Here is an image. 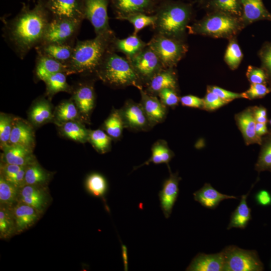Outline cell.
<instances>
[{"label": "cell", "instance_id": "cell-1", "mask_svg": "<svg viewBox=\"0 0 271 271\" xmlns=\"http://www.w3.org/2000/svg\"><path fill=\"white\" fill-rule=\"evenodd\" d=\"M51 19L44 0H39L33 8L24 5L14 18L5 21L3 37L18 57L23 59L41 43Z\"/></svg>", "mask_w": 271, "mask_h": 271}, {"label": "cell", "instance_id": "cell-2", "mask_svg": "<svg viewBox=\"0 0 271 271\" xmlns=\"http://www.w3.org/2000/svg\"><path fill=\"white\" fill-rule=\"evenodd\" d=\"M115 37L113 32L95 36L91 39L77 40L67 65L68 74L95 75L105 55L111 50V43Z\"/></svg>", "mask_w": 271, "mask_h": 271}, {"label": "cell", "instance_id": "cell-3", "mask_svg": "<svg viewBox=\"0 0 271 271\" xmlns=\"http://www.w3.org/2000/svg\"><path fill=\"white\" fill-rule=\"evenodd\" d=\"M95 76L104 84L114 88L130 86L143 88L129 60L109 51L97 69Z\"/></svg>", "mask_w": 271, "mask_h": 271}, {"label": "cell", "instance_id": "cell-4", "mask_svg": "<svg viewBox=\"0 0 271 271\" xmlns=\"http://www.w3.org/2000/svg\"><path fill=\"white\" fill-rule=\"evenodd\" d=\"M191 14V10L186 5L180 3L165 5L155 15L156 21L153 29L156 34L181 39Z\"/></svg>", "mask_w": 271, "mask_h": 271}, {"label": "cell", "instance_id": "cell-5", "mask_svg": "<svg viewBox=\"0 0 271 271\" xmlns=\"http://www.w3.org/2000/svg\"><path fill=\"white\" fill-rule=\"evenodd\" d=\"M239 26L236 17L215 11L190 27V32L214 37H226L235 34Z\"/></svg>", "mask_w": 271, "mask_h": 271}, {"label": "cell", "instance_id": "cell-6", "mask_svg": "<svg viewBox=\"0 0 271 271\" xmlns=\"http://www.w3.org/2000/svg\"><path fill=\"white\" fill-rule=\"evenodd\" d=\"M165 68H173L186 53L187 48L181 39L155 34L148 43Z\"/></svg>", "mask_w": 271, "mask_h": 271}, {"label": "cell", "instance_id": "cell-7", "mask_svg": "<svg viewBox=\"0 0 271 271\" xmlns=\"http://www.w3.org/2000/svg\"><path fill=\"white\" fill-rule=\"evenodd\" d=\"M224 271H262L264 265L255 250L241 248L234 245L226 246L222 250Z\"/></svg>", "mask_w": 271, "mask_h": 271}, {"label": "cell", "instance_id": "cell-8", "mask_svg": "<svg viewBox=\"0 0 271 271\" xmlns=\"http://www.w3.org/2000/svg\"><path fill=\"white\" fill-rule=\"evenodd\" d=\"M82 22L68 19H51L40 44L58 43L75 45V40Z\"/></svg>", "mask_w": 271, "mask_h": 271}, {"label": "cell", "instance_id": "cell-9", "mask_svg": "<svg viewBox=\"0 0 271 271\" xmlns=\"http://www.w3.org/2000/svg\"><path fill=\"white\" fill-rule=\"evenodd\" d=\"M109 0H81L85 19L93 26L95 36L113 33L109 24Z\"/></svg>", "mask_w": 271, "mask_h": 271}, {"label": "cell", "instance_id": "cell-10", "mask_svg": "<svg viewBox=\"0 0 271 271\" xmlns=\"http://www.w3.org/2000/svg\"><path fill=\"white\" fill-rule=\"evenodd\" d=\"M128 60L143 86L164 68L158 55L148 45Z\"/></svg>", "mask_w": 271, "mask_h": 271}, {"label": "cell", "instance_id": "cell-11", "mask_svg": "<svg viewBox=\"0 0 271 271\" xmlns=\"http://www.w3.org/2000/svg\"><path fill=\"white\" fill-rule=\"evenodd\" d=\"M119 111L124 128L133 131H148L153 127L140 102L128 99Z\"/></svg>", "mask_w": 271, "mask_h": 271}, {"label": "cell", "instance_id": "cell-12", "mask_svg": "<svg viewBox=\"0 0 271 271\" xmlns=\"http://www.w3.org/2000/svg\"><path fill=\"white\" fill-rule=\"evenodd\" d=\"M51 19L82 22L84 19L81 0H44Z\"/></svg>", "mask_w": 271, "mask_h": 271}, {"label": "cell", "instance_id": "cell-13", "mask_svg": "<svg viewBox=\"0 0 271 271\" xmlns=\"http://www.w3.org/2000/svg\"><path fill=\"white\" fill-rule=\"evenodd\" d=\"M73 99L79 112L81 119L87 121L94 108L95 93L93 82L79 84L73 89Z\"/></svg>", "mask_w": 271, "mask_h": 271}, {"label": "cell", "instance_id": "cell-14", "mask_svg": "<svg viewBox=\"0 0 271 271\" xmlns=\"http://www.w3.org/2000/svg\"><path fill=\"white\" fill-rule=\"evenodd\" d=\"M169 171V177L164 181L162 190L159 193L160 206L166 218L170 216L177 199L179 192V183L181 180L178 172L172 173L170 169Z\"/></svg>", "mask_w": 271, "mask_h": 271}, {"label": "cell", "instance_id": "cell-15", "mask_svg": "<svg viewBox=\"0 0 271 271\" xmlns=\"http://www.w3.org/2000/svg\"><path fill=\"white\" fill-rule=\"evenodd\" d=\"M236 124L241 132L245 144L261 145L262 137L256 133V120L252 106H249L235 115Z\"/></svg>", "mask_w": 271, "mask_h": 271}, {"label": "cell", "instance_id": "cell-16", "mask_svg": "<svg viewBox=\"0 0 271 271\" xmlns=\"http://www.w3.org/2000/svg\"><path fill=\"white\" fill-rule=\"evenodd\" d=\"M139 90L141 96L140 103L152 126L163 122L167 116V107L157 96L148 93L143 88Z\"/></svg>", "mask_w": 271, "mask_h": 271}, {"label": "cell", "instance_id": "cell-17", "mask_svg": "<svg viewBox=\"0 0 271 271\" xmlns=\"http://www.w3.org/2000/svg\"><path fill=\"white\" fill-rule=\"evenodd\" d=\"M225 260L222 251L206 254L198 253L186 268L188 271H224Z\"/></svg>", "mask_w": 271, "mask_h": 271}, {"label": "cell", "instance_id": "cell-18", "mask_svg": "<svg viewBox=\"0 0 271 271\" xmlns=\"http://www.w3.org/2000/svg\"><path fill=\"white\" fill-rule=\"evenodd\" d=\"M2 149V162L25 167L37 162L33 150L24 146L9 144Z\"/></svg>", "mask_w": 271, "mask_h": 271}, {"label": "cell", "instance_id": "cell-19", "mask_svg": "<svg viewBox=\"0 0 271 271\" xmlns=\"http://www.w3.org/2000/svg\"><path fill=\"white\" fill-rule=\"evenodd\" d=\"M18 202L28 204L42 213L48 202L45 186L25 185L20 189Z\"/></svg>", "mask_w": 271, "mask_h": 271}, {"label": "cell", "instance_id": "cell-20", "mask_svg": "<svg viewBox=\"0 0 271 271\" xmlns=\"http://www.w3.org/2000/svg\"><path fill=\"white\" fill-rule=\"evenodd\" d=\"M144 89L148 93L157 96L165 88L177 90L178 83L176 74L173 68H163L155 74L145 85Z\"/></svg>", "mask_w": 271, "mask_h": 271}, {"label": "cell", "instance_id": "cell-21", "mask_svg": "<svg viewBox=\"0 0 271 271\" xmlns=\"http://www.w3.org/2000/svg\"><path fill=\"white\" fill-rule=\"evenodd\" d=\"M9 144L19 145L33 150L35 134L31 124L23 119L15 117Z\"/></svg>", "mask_w": 271, "mask_h": 271}, {"label": "cell", "instance_id": "cell-22", "mask_svg": "<svg viewBox=\"0 0 271 271\" xmlns=\"http://www.w3.org/2000/svg\"><path fill=\"white\" fill-rule=\"evenodd\" d=\"M60 72L68 75L67 65L48 56L37 54L34 75L38 80L44 81L53 74Z\"/></svg>", "mask_w": 271, "mask_h": 271}, {"label": "cell", "instance_id": "cell-23", "mask_svg": "<svg viewBox=\"0 0 271 271\" xmlns=\"http://www.w3.org/2000/svg\"><path fill=\"white\" fill-rule=\"evenodd\" d=\"M194 200L203 207L214 209L222 201L226 199H237L238 197L232 195L222 194L215 188L210 183H206L202 188L193 193Z\"/></svg>", "mask_w": 271, "mask_h": 271}, {"label": "cell", "instance_id": "cell-24", "mask_svg": "<svg viewBox=\"0 0 271 271\" xmlns=\"http://www.w3.org/2000/svg\"><path fill=\"white\" fill-rule=\"evenodd\" d=\"M12 210L17 233L32 226L38 219L40 213L33 207L21 202H18Z\"/></svg>", "mask_w": 271, "mask_h": 271}, {"label": "cell", "instance_id": "cell-25", "mask_svg": "<svg viewBox=\"0 0 271 271\" xmlns=\"http://www.w3.org/2000/svg\"><path fill=\"white\" fill-rule=\"evenodd\" d=\"M241 18L246 24L260 20L271 21V13L263 4L262 0H240Z\"/></svg>", "mask_w": 271, "mask_h": 271}, {"label": "cell", "instance_id": "cell-26", "mask_svg": "<svg viewBox=\"0 0 271 271\" xmlns=\"http://www.w3.org/2000/svg\"><path fill=\"white\" fill-rule=\"evenodd\" d=\"M74 45L46 43L40 44L35 49L37 54L48 56L67 65L72 56Z\"/></svg>", "mask_w": 271, "mask_h": 271}, {"label": "cell", "instance_id": "cell-27", "mask_svg": "<svg viewBox=\"0 0 271 271\" xmlns=\"http://www.w3.org/2000/svg\"><path fill=\"white\" fill-rule=\"evenodd\" d=\"M148 45L137 35L132 34L123 39L116 37L113 40L111 49L112 51L124 54L126 58L130 59L140 53Z\"/></svg>", "mask_w": 271, "mask_h": 271}, {"label": "cell", "instance_id": "cell-28", "mask_svg": "<svg viewBox=\"0 0 271 271\" xmlns=\"http://www.w3.org/2000/svg\"><path fill=\"white\" fill-rule=\"evenodd\" d=\"M116 18L137 13H148L153 7L152 0H111Z\"/></svg>", "mask_w": 271, "mask_h": 271}, {"label": "cell", "instance_id": "cell-29", "mask_svg": "<svg viewBox=\"0 0 271 271\" xmlns=\"http://www.w3.org/2000/svg\"><path fill=\"white\" fill-rule=\"evenodd\" d=\"M29 117L31 122L37 126L50 121L54 118L50 103L44 98L37 100L29 111Z\"/></svg>", "mask_w": 271, "mask_h": 271}, {"label": "cell", "instance_id": "cell-30", "mask_svg": "<svg viewBox=\"0 0 271 271\" xmlns=\"http://www.w3.org/2000/svg\"><path fill=\"white\" fill-rule=\"evenodd\" d=\"M251 190V188L246 194L241 196L238 205L232 212L230 222L227 227L228 230L232 228L244 229L252 219L251 209L248 206L246 201Z\"/></svg>", "mask_w": 271, "mask_h": 271}, {"label": "cell", "instance_id": "cell-31", "mask_svg": "<svg viewBox=\"0 0 271 271\" xmlns=\"http://www.w3.org/2000/svg\"><path fill=\"white\" fill-rule=\"evenodd\" d=\"M150 158L140 166L133 168L135 170L144 165L152 163L155 164H166L170 169L169 163L174 157V152L170 149L167 142L164 140L157 141L152 146Z\"/></svg>", "mask_w": 271, "mask_h": 271}, {"label": "cell", "instance_id": "cell-32", "mask_svg": "<svg viewBox=\"0 0 271 271\" xmlns=\"http://www.w3.org/2000/svg\"><path fill=\"white\" fill-rule=\"evenodd\" d=\"M62 134L72 141L85 143L88 141L89 130L80 120H72L60 124Z\"/></svg>", "mask_w": 271, "mask_h": 271}, {"label": "cell", "instance_id": "cell-33", "mask_svg": "<svg viewBox=\"0 0 271 271\" xmlns=\"http://www.w3.org/2000/svg\"><path fill=\"white\" fill-rule=\"evenodd\" d=\"M50 173L38 162L27 166L25 175V185L45 186L50 179Z\"/></svg>", "mask_w": 271, "mask_h": 271}, {"label": "cell", "instance_id": "cell-34", "mask_svg": "<svg viewBox=\"0 0 271 271\" xmlns=\"http://www.w3.org/2000/svg\"><path fill=\"white\" fill-rule=\"evenodd\" d=\"M67 75L64 72H58L44 81L47 96L51 97L59 92H72L73 88L67 82Z\"/></svg>", "mask_w": 271, "mask_h": 271}, {"label": "cell", "instance_id": "cell-35", "mask_svg": "<svg viewBox=\"0 0 271 271\" xmlns=\"http://www.w3.org/2000/svg\"><path fill=\"white\" fill-rule=\"evenodd\" d=\"M261 148L255 165V170L258 173L271 172V131L262 137Z\"/></svg>", "mask_w": 271, "mask_h": 271}, {"label": "cell", "instance_id": "cell-36", "mask_svg": "<svg viewBox=\"0 0 271 271\" xmlns=\"http://www.w3.org/2000/svg\"><path fill=\"white\" fill-rule=\"evenodd\" d=\"M124 128L119 109H113L102 125V129L113 140H118Z\"/></svg>", "mask_w": 271, "mask_h": 271}, {"label": "cell", "instance_id": "cell-37", "mask_svg": "<svg viewBox=\"0 0 271 271\" xmlns=\"http://www.w3.org/2000/svg\"><path fill=\"white\" fill-rule=\"evenodd\" d=\"M80 117L78 109L72 100L61 103L54 113V118L59 125L69 121L78 120Z\"/></svg>", "mask_w": 271, "mask_h": 271}, {"label": "cell", "instance_id": "cell-38", "mask_svg": "<svg viewBox=\"0 0 271 271\" xmlns=\"http://www.w3.org/2000/svg\"><path fill=\"white\" fill-rule=\"evenodd\" d=\"M16 232V224L12 207L1 205L0 207V236L7 239Z\"/></svg>", "mask_w": 271, "mask_h": 271}, {"label": "cell", "instance_id": "cell-39", "mask_svg": "<svg viewBox=\"0 0 271 271\" xmlns=\"http://www.w3.org/2000/svg\"><path fill=\"white\" fill-rule=\"evenodd\" d=\"M87 191L96 197H103L107 190V183L102 175L93 173L89 175L85 180Z\"/></svg>", "mask_w": 271, "mask_h": 271}, {"label": "cell", "instance_id": "cell-40", "mask_svg": "<svg viewBox=\"0 0 271 271\" xmlns=\"http://www.w3.org/2000/svg\"><path fill=\"white\" fill-rule=\"evenodd\" d=\"M20 189L0 176V203L2 205L12 207L18 202Z\"/></svg>", "mask_w": 271, "mask_h": 271}, {"label": "cell", "instance_id": "cell-41", "mask_svg": "<svg viewBox=\"0 0 271 271\" xmlns=\"http://www.w3.org/2000/svg\"><path fill=\"white\" fill-rule=\"evenodd\" d=\"M119 20H125L131 24L133 27V34H137L144 28L152 26L153 28L156 21V15H148L146 13H137L120 18Z\"/></svg>", "mask_w": 271, "mask_h": 271}, {"label": "cell", "instance_id": "cell-42", "mask_svg": "<svg viewBox=\"0 0 271 271\" xmlns=\"http://www.w3.org/2000/svg\"><path fill=\"white\" fill-rule=\"evenodd\" d=\"M112 140L102 129L89 130L88 142L99 153L104 154L110 151Z\"/></svg>", "mask_w": 271, "mask_h": 271}, {"label": "cell", "instance_id": "cell-43", "mask_svg": "<svg viewBox=\"0 0 271 271\" xmlns=\"http://www.w3.org/2000/svg\"><path fill=\"white\" fill-rule=\"evenodd\" d=\"M210 5L216 11L234 17L241 15L240 0H211Z\"/></svg>", "mask_w": 271, "mask_h": 271}, {"label": "cell", "instance_id": "cell-44", "mask_svg": "<svg viewBox=\"0 0 271 271\" xmlns=\"http://www.w3.org/2000/svg\"><path fill=\"white\" fill-rule=\"evenodd\" d=\"M242 53L237 43L231 40L226 50L224 60L232 70L236 69L242 59Z\"/></svg>", "mask_w": 271, "mask_h": 271}, {"label": "cell", "instance_id": "cell-45", "mask_svg": "<svg viewBox=\"0 0 271 271\" xmlns=\"http://www.w3.org/2000/svg\"><path fill=\"white\" fill-rule=\"evenodd\" d=\"M14 117L4 113L0 114V143L2 149L9 145Z\"/></svg>", "mask_w": 271, "mask_h": 271}, {"label": "cell", "instance_id": "cell-46", "mask_svg": "<svg viewBox=\"0 0 271 271\" xmlns=\"http://www.w3.org/2000/svg\"><path fill=\"white\" fill-rule=\"evenodd\" d=\"M261 62V68L264 70L271 87V42L265 43L259 52Z\"/></svg>", "mask_w": 271, "mask_h": 271}, {"label": "cell", "instance_id": "cell-47", "mask_svg": "<svg viewBox=\"0 0 271 271\" xmlns=\"http://www.w3.org/2000/svg\"><path fill=\"white\" fill-rule=\"evenodd\" d=\"M271 92V87L265 84H251L248 89L242 93L244 98L252 100L261 98Z\"/></svg>", "mask_w": 271, "mask_h": 271}, {"label": "cell", "instance_id": "cell-48", "mask_svg": "<svg viewBox=\"0 0 271 271\" xmlns=\"http://www.w3.org/2000/svg\"><path fill=\"white\" fill-rule=\"evenodd\" d=\"M203 99V109L206 111L215 110L228 103L212 91L207 89L206 94Z\"/></svg>", "mask_w": 271, "mask_h": 271}, {"label": "cell", "instance_id": "cell-49", "mask_svg": "<svg viewBox=\"0 0 271 271\" xmlns=\"http://www.w3.org/2000/svg\"><path fill=\"white\" fill-rule=\"evenodd\" d=\"M158 97L167 107H175L178 105L180 101L177 90L172 88L163 89L159 93Z\"/></svg>", "mask_w": 271, "mask_h": 271}, {"label": "cell", "instance_id": "cell-50", "mask_svg": "<svg viewBox=\"0 0 271 271\" xmlns=\"http://www.w3.org/2000/svg\"><path fill=\"white\" fill-rule=\"evenodd\" d=\"M246 77L250 84H265L268 79L264 70L262 68L249 66L246 72Z\"/></svg>", "mask_w": 271, "mask_h": 271}, {"label": "cell", "instance_id": "cell-51", "mask_svg": "<svg viewBox=\"0 0 271 271\" xmlns=\"http://www.w3.org/2000/svg\"><path fill=\"white\" fill-rule=\"evenodd\" d=\"M207 89L214 93L220 98L228 103L235 99L244 98L242 93H239L231 92L217 86H208Z\"/></svg>", "mask_w": 271, "mask_h": 271}, {"label": "cell", "instance_id": "cell-52", "mask_svg": "<svg viewBox=\"0 0 271 271\" xmlns=\"http://www.w3.org/2000/svg\"><path fill=\"white\" fill-rule=\"evenodd\" d=\"M181 104L184 106L203 109V99L193 95H187L180 97Z\"/></svg>", "mask_w": 271, "mask_h": 271}, {"label": "cell", "instance_id": "cell-53", "mask_svg": "<svg viewBox=\"0 0 271 271\" xmlns=\"http://www.w3.org/2000/svg\"><path fill=\"white\" fill-rule=\"evenodd\" d=\"M24 167L25 166L2 162L1 163V175L5 179H7L17 173Z\"/></svg>", "mask_w": 271, "mask_h": 271}, {"label": "cell", "instance_id": "cell-54", "mask_svg": "<svg viewBox=\"0 0 271 271\" xmlns=\"http://www.w3.org/2000/svg\"><path fill=\"white\" fill-rule=\"evenodd\" d=\"M26 167H24L14 175L5 179L20 189L25 185V175Z\"/></svg>", "mask_w": 271, "mask_h": 271}, {"label": "cell", "instance_id": "cell-55", "mask_svg": "<svg viewBox=\"0 0 271 271\" xmlns=\"http://www.w3.org/2000/svg\"><path fill=\"white\" fill-rule=\"evenodd\" d=\"M254 199L257 205L262 206L271 205V194L267 190H259L255 194Z\"/></svg>", "mask_w": 271, "mask_h": 271}, {"label": "cell", "instance_id": "cell-56", "mask_svg": "<svg viewBox=\"0 0 271 271\" xmlns=\"http://www.w3.org/2000/svg\"><path fill=\"white\" fill-rule=\"evenodd\" d=\"M252 108L256 122L267 123L268 122L267 110L265 107L259 105L252 106Z\"/></svg>", "mask_w": 271, "mask_h": 271}, {"label": "cell", "instance_id": "cell-57", "mask_svg": "<svg viewBox=\"0 0 271 271\" xmlns=\"http://www.w3.org/2000/svg\"><path fill=\"white\" fill-rule=\"evenodd\" d=\"M255 131L257 136L260 137L265 136L269 132L266 123L258 122L256 123Z\"/></svg>", "mask_w": 271, "mask_h": 271}, {"label": "cell", "instance_id": "cell-58", "mask_svg": "<svg viewBox=\"0 0 271 271\" xmlns=\"http://www.w3.org/2000/svg\"><path fill=\"white\" fill-rule=\"evenodd\" d=\"M121 250H122V259H123V262L124 270H127L128 262H127V248L124 245L122 244Z\"/></svg>", "mask_w": 271, "mask_h": 271}, {"label": "cell", "instance_id": "cell-59", "mask_svg": "<svg viewBox=\"0 0 271 271\" xmlns=\"http://www.w3.org/2000/svg\"><path fill=\"white\" fill-rule=\"evenodd\" d=\"M268 122H269V123L270 124V125L271 126V119L269 120H268Z\"/></svg>", "mask_w": 271, "mask_h": 271}, {"label": "cell", "instance_id": "cell-60", "mask_svg": "<svg viewBox=\"0 0 271 271\" xmlns=\"http://www.w3.org/2000/svg\"><path fill=\"white\" fill-rule=\"evenodd\" d=\"M270 267L271 268V262H270Z\"/></svg>", "mask_w": 271, "mask_h": 271}, {"label": "cell", "instance_id": "cell-61", "mask_svg": "<svg viewBox=\"0 0 271 271\" xmlns=\"http://www.w3.org/2000/svg\"></svg>", "mask_w": 271, "mask_h": 271}]
</instances>
